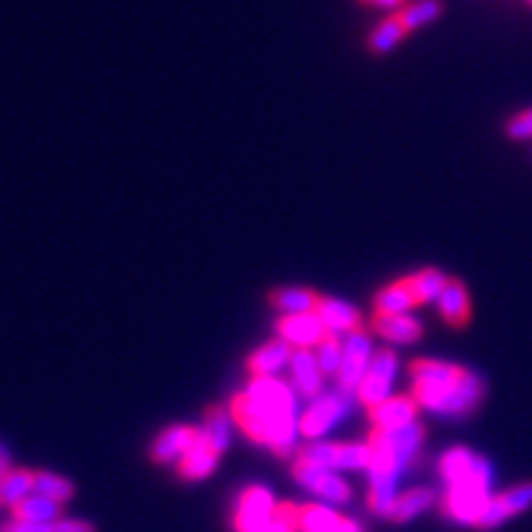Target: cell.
Here are the masks:
<instances>
[{"instance_id": "obj_1", "label": "cell", "mask_w": 532, "mask_h": 532, "mask_svg": "<svg viewBox=\"0 0 532 532\" xmlns=\"http://www.w3.org/2000/svg\"><path fill=\"white\" fill-rule=\"evenodd\" d=\"M439 476L444 483L441 508L446 518L464 528H478L493 498L496 476L491 461L466 446H454L439 459Z\"/></svg>"}, {"instance_id": "obj_2", "label": "cell", "mask_w": 532, "mask_h": 532, "mask_svg": "<svg viewBox=\"0 0 532 532\" xmlns=\"http://www.w3.org/2000/svg\"><path fill=\"white\" fill-rule=\"evenodd\" d=\"M409 375L414 402L436 417H466L486 397V382L481 375L444 360H414Z\"/></svg>"}, {"instance_id": "obj_3", "label": "cell", "mask_w": 532, "mask_h": 532, "mask_svg": "<svg viewBox=\"0 0 532 532\" xmlns=\"http://www.w3.org/2000/svg\"><path fill=\"white\" fill-rule=\"evenodd\" d=\"M427 429L419 422L407 424L392 432H380L372 429L367 446H370V493H367V505L380 518L392 520L397 503L399 478L404 476L409 466L417 461L419 451L424 446Z\"/></svg>"}, {"instance_id": "obj_4", "label": "cell", "mask_w": 532, "mask_h": 532, "mask_svg": "<svg viewBox=\"0 0 532 532\" xmlns=\"http://www.w3.org/2000/svg\"><path fill=\"white\" fill-rule=\"evenodd\" d=\"M232 422L257 444L269 446L274 454L289 456L299 439V414H279L266 409L247 392H239L230 402Z\"/></svg>"}, {"instance_id": "obj_5", "label": "cell", "mask_w": 532, "mask_h": 532, "mask_svg": "<svg viewBox=\"0 0 532 532\" xmlns=\"http://www.w3.org/2000/svg\"><path fill=\"white\" fill-rule=\"evenodd\" d=\"M299 459L326 471H367L370 446L355 441H313L301 451Z\"/></svg>"}, {"instance_id": "obj_6", "label": "cell", "mask_w": 532, "mask_h": 532, "mask_svg": "<svg viewBox=\"0 0 532 532\" xmlns=\"http://www.w3.org/2000/svg\"><path fill=\"white\" fill-rule=\"evenodd\" d=\"M350 397L345 392H331V395H321L311 399V404L306 407V412L299 417V432L306 439L318 441L321 436H326L331 429L338 427L345 419L350 409Z\"/></svg>"}, {"instance_id": "obj_7", "label": "cell", "mask_w": 532, "mask_h": 532, "mask_svg": "<svg viewBox=\"0 0 532 532\" xmlns=\"http://www.w3.org/2000/svg\"><path fill=\"white\" fill-rule=\"evenodd\" d=\"M397 372H399V358L395 355V350H377L375 355H372V363L367 367L363 382H360L358 387V395L360 404H365L367 409L377 407V404H382L385 399L392 397V387H395V380H397Z\"/></svg>"}, {"instance_id": "obj_8", "label": "cell", "mask_w": 532, "mask_h": 532, "mask_svg": "<svg viewBox=\"0 0 532 532\" xmlns=\"http://www.w3.org/2000/svg\"><path fill=\"white\" fill-rule=\"evenodd\" d=\"M372 355H375V345H372V338L363 328L345 335L343 360H340L338 370L340 392H345V395H355V392H358L367 367L372 363Z\"/></svg>"}, {"instance_id": "obj_9", "label": "cell", "mask_w": 532, "mask_h": 532, "mask_svg": "<svg viewBox=\"0 0 532 532\" xmlns=\"http://www.w3.org/2000/svg\"><path fill=\"white\" fill-rule=\"evenodd\" d=\"M276 510V500L266 486L244 488L232 515L234 532H264Z\"/></svg>"}, {"instance_id": "obj_10", "label": "cell", "mask_w": 532, "mask_h": 532, "mask_svg": "<svg viewBox=\"0 0 532 532\" xmlns=\"http://www.w3.org/2000/svg\"><path fill=\"white\" fill-rule=\"evenodd\" d=\"M294 478L306 488V491L316 493L318 498H323L331 505L348 503L350 493H353L343 476H338L335 471H326V468L306 464V461L301 459H296L294 464Z\"/></svg>"}, {"instance_id": "obj_11", "label": "cell", "mask_w": 532, "mask_h": 532, "mask_svg": "<svg viewBox=\"0 0 532 532\" xmlns=\"http://www.w3.org/2000/svg\"><path fill=\"white\" fill-rule=\"evenodd\" d=\"M532 508V483H518V486L508 488V491L498 493V496L491 498L488 503L486 513L481 515V523L478 528L481 530H496L503 523H508L515 515L525 513V510Z\"/></svg>"}, {"instance_id": "obj_12", "label": "cell", "mask_w": 532, "mask_h": 532, "mask_svg": "<svg viewBox=\"0 0 532 532\" xmlns=\"http://www.w3.org/2000/svg\"><path fill=\"white\" fill-rule=\"evenodd\" d=\"M249 397L257 399L266 409L279 414H299V395L289 382L279 380V377H252L247 385Z\"/></svg>"}, {"instance_id": "obj_13", "label": "cell", "mask_w": 532, "mask_h": 532, "mask_svg": "<svg viewBox=\"0 0 532 532\" xmlns=\"http://www.w3.org/2000/svg\"><path fill=\"white\" fill-rule=\"evenodd\" d=\"M276 331H279V338L294 350H313L328 335L316 313L284 316L276 323Z\"/></svg>"}, {"instance_id": "obj_14", "label": "cell", "mask_w": 532, "mask_h": 532, "mask_svg": "<svg viewBox=\"0 0 532 532\" xmlns=\"http://www.w3.org/2000/svg\"><path fill=\"white\" fill-rule=\"evenodd\" d=\"M419 404L414 402L412 395H392L382 404L370 409V422L372 429L380 432H392V429H402L407 424L417 422Z\"/></svg>"}, {"instance_id": "obj_15", "label": "cell", "mask_w": 532, "mask_h": 532, "mask_svg": "<svg viewBox=\"0 0 532 532\" xmlns=\"http://www.w3.org/2000/svg\"><path fill=\"white\" fill-rule=\"evenodd\" d=\"M291 387L303 399H316L323 395V372L316 363L313 350H294L289 360Z\"/></svg>"}, {"instance_id": "obj_16", "label": "cell", "mask_w": 532, "mask_h": 532, "mask_svg": "<svg viewBox=\"0 0 532 532\" xmlns=\"http://www.w3.org/2000/svg\"><path fill=\"white\" fill-rule=\"evenodd\" d=\"M372 331L387 343L395 345H412L424 335V326L419 318L409 316V313H395V316H385V313H375L372 318Z\"/></svg>"}, {"instance_id": "obj_17", "label": "cell", "mask_w": 532, "mask_h": 532, "mask_svg": "<svg viewBox=\"0 0 532 532\" xmlns=\"http://www.w3.org/2000/svg\"><path fill=\"white\" fill-rule=\"evenodd\" d=\"M436 308H439V316L444 318L446 326L466 328L471 321V296H468L464 281L449 279V284L436 299Z\"/></svg>"}, {"instance_id": "obj_18", "label": "cell", "mask_w": 532, "mask_h": 532, "mask_svg": "<svg viewBox=\"0 0 532 532\" xmlns=\"http://www.w3.org/2000/svg\"><path fill=\"white\" fill-rule=\"evenodd\" d=\"M316 316L321 318L326 333L335 335V338H345V335L360 328L358 308L338 299H323L321 296V301L316 306Z\"/></svg>"}, {"instance_id": "obj_19", "label": "cell", "mask_w": 532, "mask_h": 532, "mask_svg": "<svg viewBox=\"0 0 532 532\" xmlns=\"http://www.w3.org/2000/svg\"><path fill=\"white\" fill-rule=\"evenodd\" d=\"M217 461H220V454L212 449V444L207 441V436L202 429H198V439L190 446L188 454L178 461V473L185 481H202V478L210 476L215 471Z\"/></svg>"}, {"instance_id": "obj_20", "label": "cell", "mask_w": 532, "mask_h": 532, "mask_svg": "<svg viewBox=\"0 0 532 532\" xmlns=\"http://www.w3.org/2000/svg\"><path fill=\"white\" fill-rule=\"evenodd\" d=\"M198 439V429L195 427H170L153 441L151 446V459L156 464H173L180 461L190 451V446Z\"/></svg>"}, {"instance_id": "obj_21", "label": "cell", "mask_w": 532, "mask_h": 532, "mask_svg": "<svg viewBox=\"0 0 532 532\" xmlns=\"http://www.w3.org/2000/svg\"><path fill=\"white\" fill-rule=\"evenodd\" d=\"M291 353H294V348H291L289 343H284L281 338L271 340V343L262 345V348L254 350V353L249 355V360H247L249 375L252 377H276L286 365H289Z\"/></svg>"}, {"instance_id": "obj_22", "label": "cell", "mask_w": 532, "mask_h": 532, "mask_svg": "<svg viewBox=\"0 0 532 532\" xmlns=\"http://www.w3.org/2000/svg\"><path fill=\"white\" fill-rule=\"evenodd\" d=\"M372 306H375V313L395 316V313H409L412 308H417L419 303H417V296H414L412 286H409L407 276H404V279L392 281V284H387L385 289L377 291Z\"/></svg>"}, {"instance_id": "obj_23", "label": "cell", "mask_w": 532, "mask_h": 532, "mask_svg": "<svg viewBox=\"0 0 532 532\" xmlns=\"http://www.w3.org/2000/svg\"><path fill=\"white\" fill-rule=\"evenodd\" d=\"M321 296L301 286H286V289L271 291L269 303L284 316H301V313H316Z\"/></svg>"}, {"instance_id": "obj_24", "label": "cell", "mask_w": 532, "mask_h": 532, "mask_svg": "<svg viewBox=\"0 0 532 532\" xmlns=\"http://www.w3.org/2000/svg\"><path fill=\"white\" fill-rule=\"evenodd\" d=\"M35 493V473L25 468H8L0 476V505L13 510L25 498Z\"/></svg>"}, {"instance_id": "obj_25", "label": "cell", "mask_w": 532, "mask_h": 532, "mask_svg": "<svg viewBox=\"0 0 532 532\" xmlns=\"http://www.w3.org/2000/svg\"><path fill=\"white\" fill-rule=\"evenodd\" d=\"M13 515H15V520H23V523L55 525L57 520H62V503L33 493V496L25 498L23 503L15 505Z\"/></svg>"}, {"instance_id": "obj_26", "label": "cell", "mask_w": 532, "mask_h": 532, "mask_svg": "<svg viewBox=\"0 0 532 532\" xmlns=\"http://www.w3.org/2000/svg\"><path fill=\"white\" fill-rule=\"evenodd\" d=\"M436 503V493L432 488L419 486V488H409V491L399 493L397 503H395V513H392V520L395 523H409V520L419 518L427 510H432Z\"/></svg>"}, {"instance_id": "obj_27", "label": "cell", "mask_w": 532, "mask_h": 532, "mask_svg": "<svg viewBox=\"0 0 532 532\" xmlns=\"http://www.w3.org/2000/svg\"><path fill=\"white\" fill-rule=\"evenodd\" d=\"M343 523V515L326 503L299 505V532H335Z\"/></svg>"}, {"instance_id": "obj_28", "label": "cell", "mask_w": 532, "mask_h": 532, "mask_svg": "<svg viewBox=\"0 0 532 532\" xmlns=\"http://www.w3.org/2000/svg\"><path fill=\"white\" fill-rule=\"evenodd\" d=\"M407 35L409 33L404 30V25H402V20H399V15L392 13V15H387V18L382 20V23L377 25L375 30H372L370 37H367V50H370L372 55L382 57V55H387V52L395 50V47Z\"/></svg>"}, {"instance_id": "obj_29", "label": "cell", "mask_w": 532, "mask_h": 532, "mask_svg": "<svg viewBox=\"0 0 532 532\" xmlns=\"http://www.w3.org/2000/svg\"><path fill=\"white\" fill-rule=\"evenodd\" d=\"M202 432H205L207 441H210L212 449H215L217 454H225L227 446H230V434H232L230 409H222V407L207 409L205 424H202Z\"/></svg>"}, {"instance_id": "obj_30", "label": "cell", "mask_w": 532, "mask_h": 532, "mask_svg": "<svg viewBox=\"0 0 532 532\" xmlns=\"http://www.w3.org/2000/svg\"><path fill=\"white\" fill-rule=\"evenodd\" d=\"M449 279L451 276H446L441 269H422V271H417V274L407 276V281H409V286H412L414 296H417L419 306H424V303H434L436 299H439L444 286L449 284Z\"/></svg>"}, {"instance_id": "obj_31", "label": "cell", "mask_w": 532, "mask_h": 532, "mask_svg": "<svg viewBox=\"0 0 532 532\" xmlns=\"http://www.w3.org/2000/svg\"><path fill=\"white\" fill-rule=\"evenodd\" d=\"M441 13H444V3L441 0H414L412 5H404L402 10H397L407 33H414V30L434 23V20H439Z\"/></svg>"}, {"instance_id": "obj_32", "label": "cell", "mask_w": 532, "mask_h": 532, "mask_svg": "<svg viewBox=\"0 0 532 532\" xmlns=\"http://www.w3.org/2000/svg\"><path fill=\"white\" fill-rule=\"evenodd\" d=\"M313 355H316V363L321 367L323 377H338L340 360H343V340L335 338V335H326L313 348Z\"/></svg>"}, {"instance_id": "obj_33", "label": "cell", "mask_w": 532, "mask_h": 532, "mask_svg": "<svg viewBox=\"0 0 532 532\" xmlns=\"http://www.w3.org/2000/svg\"><path fill=\"white\" fill-rule=\"evenodd\" d=\"M35 493L37 496L57 500V503H65V500L74 496V486L67 481V478L55 476V473L40 471V473H35Z\"/></svg>"}, {"instance_id": "obj_34", "label": "cell", "mask_w": 532, "mask_h": 532, "mask_svg": "<svg viewBox=\"0 0 532 532\" xmlns=\"http://www.w3.org/2000/svg\"><path fill=\"white\" fill-rule=\"evenodd\" d=\"M264 532H299V505L296 503H276L274 518L266 525Z\"/></svg>"}, {"instance_id": "obj_35", "label": "cell", "mask_w": 532, "mask_h": 532, "mask_svg": "<svg viewBox=\"0 0 532 532\" xmlns=\"http://www.w3.org/2000/svg\"><path fill=\"white\" fill-rule=\"evenodd\" d=\"M505 136L513 138V141H528V138H532V109L520 111L513 119H508Z\"/></svg>"}, {"instance_id": "obj_36", "label": "cell", "mask_w": 532, "mask_h": 532, "mask_svg": "<svg viewBox=\"0 0 532 532\" xmlns=\"http://www.w3.org/2000/svg\"><path fill=\"white\" fill-rule=\"evenodd\" d=\"M52 532H94V528L84 520H57L52 525Z\"/></svg>"}, {"instance_id": "obj_37", "label": "cell", "mask_w": 532, "mask_h": 532, "mask_svg": "<svg viewBox=\"0 0 532 532\" xmlns=\"http://www.w3.org/2000/svg\"><path fill=\"white\" fill-rule=\"evenodd\" d=\"M3 532H52V525H37V523H23V520H15V523H10Z\"/></svg>"}, {"instance_id": "obj_38", "label": "cell", "mask_w": 532, "mask_h": 532, "mask_svg": "<svg viewBox=\"0 0 532 532\" xmlns=\"http://www.w3.org/2000/svg\"><path fill=\"white\" fill-rule=\"evenodd\" d=\"M335 532H367L365 525L360 523V520L355 518H343V523H340V528Z\"/></svg>"}, {"instance_id": "obj_39", "label": "cell", "mask_w": 532, "mask_h": 532, "mask_svg": "<svg viewBox=\"0 0 532 532\" xmlns=\"http://www.w3.org/2000/svg\"><path fill=\"white\" fill-rule=\"evenodd\" d=\"M363 5H372V8H399L404 0H358Z\"/></svg>"}, {"instance_id": "obj_40", "label": "cell", "mask_w": 532, "mask_h": 532, "mask_svg": "<svg viewBox=\"0 0 532 532\" xmlns=\"http://www.w3.org/2000/svg\"><path fill=\"white\" fill-rule=\"evenodd\" d=\"M528 3H530V5H532V0H528Z\"/></svg>"}]
</instances>
